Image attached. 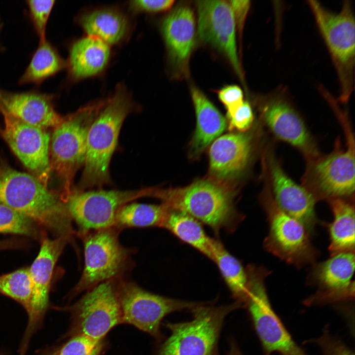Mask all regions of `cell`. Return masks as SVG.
<instances>
[{
    "instance_id": "cell-1",
    "label": "cell",
    "mask_w": 355,
    "mask_h": 355,
    "mask_svg": "<svg viewBox=\"0 0 355 355\" xmlns=\"http://www.w3.org/2000/svg\"><path fill=\"white\" fill-rule=\"evenodd\" d=\"M0 204L60 236H68L71 230L61 198L33 175L0 167Z\"/></svg>"
},
{
    "instance_id": "cell-2",
    "label": "cell",
    "mask_w": 355,
    "mask_h": 355,
    "mask_svg": "<svg viewBox=\"0 0 355 355\" xmlns=\"http://www.w3.org/2000/svg\"><path fill=\"white\" fill-rule=\"evenodd\" d=\"M133 107L130 96L122 85H119L89 129L84 169L76 190L100 187L110 182V162L123 123Z\"/></svg>"
},
{
    "instance_id": "cell-3",
    "label": "cell",
    "mask_w": 355,
    "mask_h": 355,
    "mask_svg": "<svg viewBox=\"0 0 355 355\" xmlns=\"http://www.w3.org/2000/svg\"><path fill=\"white\" fill-rule=\"evenodd\" d=\"M153 197L169 209L184 213L215 232L232 229L242 218L234 208V193L213 180H198L183 187H154Z\"/></svg>"
},
{
    "instance_id": "cell-4",
    "label": "cell",
    "mask_w": 355,
    "mask_h": 355,
    "mask_svg": "<svg viewBox=\"0 0 355 355\" xmlns=\"http://www.w3.org/2000/svg\"><path fill=\"white\" fill-rule=\"evenodd\" d=\"M242 306L239 301L220 306L203 303L191 310L190 321L167 323L171 334L154 355H219L218 343L225 319Z\"/></svg>"
},
{
    "instance_id": "cell-5",
    "label": "cell",
    "mask_w": 355,
    "mask_h": 355,
    "mask_svg": "<svg viewBox=\"0 0 355 355\" xmlns=\"http://www.w3.org/2000/svg\"><path fill=\"white\" fill-rule=\"evenodd\" d=\"M105 103L104 101L91 103L63 117L54 127L50 142V162L51 170L63 185L62 200L72 191L73 178L85 162L89 129Z\"/></svg>"
},
{
    "instance_id": "cell-6",
    "label": "cell",
    "mask_w": 355,
    "mask_h": 355,
    "mask_svg": "<svg viewBox=\"0 0 355 355\" xmlns=\"http://www.w3.org/2000/svg\"><path fill=\"white\" fill-rule=\"evenodd\" d=\"M308 2L338 74L341 86L339 100L346 103L354 89L355 23L351 4L345 1L340 12H333L317 0Z\"/></svg>"
},
{
    "instance_id": "cell-7",
    "label": "cell",
    "mask_w": 355,
    "mask_h": 355,
    "mask_svg": "<svg viewBox=\"0 0 355 355\" xmlns=\"http://www.w3.org/2000/svg\"><path fill=\"white\" fill-rule=\"evenodd\" d=\"M348 146L337 142L331 153L308 160L303 184L316 201L346 199L355 191V142L350 127L346 128Z\"/></svg>"
},
{
    "instance_id": "cell-8",
    "label": "cell",
    "mask_w": 355,
    "mask_h": 355,
    "mask_svg": "<svg viewBox=\"0 0 355 355\" xmlns=\"http://www.w3.org/2000/svg\"><path fill=\"white\" fill-rule=\"evenodd\" d=\"M261 197L269 224L265 248L297 267L315 263L319 251L312 244L311 234L305 226L283 211L275 202L269 190L265 191Z\"/></svg>"
},
{
    "instance_id": "cell-9",
    "label": "cell",
    "mask_w": 355,
    "mask_h": 355,
    "mask_svg": "<svg viewBox=\"0 0 355 355\" xmlns=\"http://www.w3.org/2000/svg\"><path fill=\"white\" fill-rule=\"evenodd\" d=\"M248 287L244 304L247 306L256 333L267 355H307L293 341L271 306L264 284L266 269L248 268Z\"/></svg>"
},
{
    "instance_id": "cell-10",
    "label": "cell",
    "mask_w": 355,
    "mask_h": 355,
    "mask_svg": "<svg viewBox=\"0 0 355 355\" xmlns=\"http://www.w3.org/2000/svg\"><path fill=\"white\" fill-rule=\"evenodd\" d=\"M122 323L132 325L160 341L162 320L169 314L191 310L203 303L171 298L147 291L136 284L123 282L116 286Z\"/></svg>"
},
{
    "instance_id": "cell-11",
    "label": "cell",
    "mask_w": 355,
    "mask_h": 355,
    "mask_svg": "<svg viewBox=\"0 0 355 355\" xmlns=\"http://www.w3.org/2000/svg\"><path fill=\"white\" fill-rule=\"evenodd\" d=\"M151 188L135 190H72L64 200L67 212L81 233L113 227L116 215L124 205L136 199L151 197Z\"/></svg>"
},
{
    "instance_id": "cell-12",
    "label": "cell",
    "mask_w": 355,
    "mask_h": 355,
    "mask_svg": "<svg viewBox=\"0 0 355 355\" xmlns=\"http://www.w3.org/2000/svg\"><path fill=\"white\" fill-rule=\"evenodd\" d=\"M67 309L71 313V336L81 334L96 340L122 323V314L116 286L110 281L88 290Z\"/></svg>"
},
{
    "instance_id": "cell-13",
    "label": "cell",
    "mask_w": 355,
    "mask_h": 355,
    "mask_svg": "<svg viewBox=\"0 0 355 355\" xmlns=\"http://www.w3.org/2000/svg\"><path fill=\"white\" fill-rule=\"evenodd\" d=\"M117 235L114 227L85 234L84 267L74 294L110 281L122 271L130 251L120 244Z\"/></svg>"
},
{
    "instance_id": "cell-14",
    "label": "cell",
    "mask_w": 355,
    "mask_h": 355,
    "mask_svg": "<svg viewBox=\"0 0 355 355\" xmlns=\"http://www.w3.org/2000/svg\"><path fill=\"white\" fill-rule=\"evenodd\" d=\"M4 128L0 133L22 164L44 185L51 171L50 137L45 129L28 124L0 109Z\"/></svg>"
},
{
    "instance_id": "cell-15",
    "label": "cell",
    "mask_w": 355,
    "mask_h": 355,
    "mask_svg": "<svg viewBox=\"0 0 355 355\" xmlns=\"http://www.w3.org/2000/svg\"><path fill=\"white\" fill-rule=\"evenodd\" d=\"M68 236H61L51 239L43 236L38 254L29 269L32 281V294L28 309V325L20 352L27 350L30 338L43 320L48 305L51 278L55 264L61 254Z\"/></svg>"
},
{
    "instance_id": "cell-16",
    "label": "cell",
    "mask_w": 355,
    "mask_h": 355,
    "mask_svg": "<svg viewBox=\"0 0 355 355\" xmlns=\"http://www.w3.org/2000/svg\"><path fill=\"white\" fill-rule=\"evenodd\" d=\"M198 34L200 39L222 53L243 81L236 42V24L229 1H196Z\"/></svg>"
},
{
    "instance_id": "cell-17",
    "label": "cell",
    "mask_w": 355,
    "mask_h": 355,
    "mask_svg": "<svg viewBox=\"0 0 355 355\" xmlns=\"http://www.w3.org/2000/svg\"><path fill=\"white\" fill-rule=\"evenodd\" d=\"M259 110L273 133L299 149L307 160L320 155L303 120L285 100L276 96L265 98Z\"/></svg>"
},
{
    "instance_id": "cell-18",
    "label": "cell",
    "mask_w": 355,
    "mask_h": 355,
    "mask_svg": "<svg viewBox=\"0 0 355 355\" xmlns=\"http://www.w3.org/2000/svg\"><path fill=\"white\" fill-rule=\"evenodd\" d=\"M265 162L275 202L283 211L301 222L311 235L318 222L316 199L305 187L287 175L271 153Z\"/></svg>"
},
{
    "instance_id": "cell-19",
    "label": "cell",
    "mask_w": 355,
    "mask_h": 355,
    "mask_svg": "<svg viewBox=\"0 0 355 355\" xmlns=\"http://www.w3.org/2000/svg\"><path fill=\"white\" fill-rule=\"evenodd\" d=\"M355 262V252L350 251L314 263L307 279L309 284L318 287L313 300L331 301L354 297Z\"/></svg>"
},
{
    "instance_id": "cell-20",
    "label": "cell",
    "mask_w": 355,
    "mask_h": 355,
    "mask_svg": "<svg viewBox=\"0 0 355 355\" xmlns=\"http://www.w3.org/2000/svg\"><path fill=\"white\" fill-rule=\"evenodd\" d=\"M161 31L174 75L186 76L195 43V21L191 9L185 5L176 8L163 20Z\"/></svg>"
},
{
    "instance_id": "cell-21",
    "label": "cell",
    "mask_w": 355,
    "mask_h": 355,
    "mask_svg": "<svg viewBox=\"0 0 355 355\" xmlns=\"http://www.w3.org/2000/svg\"><path fill=\"white\" fill-rule=\"evenodd\" d=\"M53 96L36 91L20 93L0 89V109L28 124L46 130L63 117L55 110Z\"/></svg>"
},
{
    "instance_id": "cell-22",
    "label": "cell",
    "mask_w": 355,
    "mask_h": 355,
    "mask_svg": "<svg viewBox=\"0 0 355 355\" xmlns=\"http://www.w3.org/2000/svg\"><path fill=\"white\" fill-rule=\"evenodd\" d=\"M253 137L232 133L215 140L209 150L210 173L217 180L234 178L246 167L251 154Z\"/></svg>"
},
{
    "instance_id": "cell-23",
    "label": "cell",
    "mask_w": 355,
    "mask_h": 355,
    "mask_svg": "<svg viewBox=\"0 0 355 355\" xmlns=\"http://www.w3.org/2000/svg\"><path fill=\"white\" fill-rule=\"evenodd\" d=\"M191 95L196 127L190 143V154L196 158L224 131L226 123L223 115L199 89L192 87Z\"/></svg>"
},
{
    "instance_id": "cell-24",
    "label": "cell",
    "mask_w": 355,
    "mask_h": 355,
    "mask_svg": "<svg viewBox=\"0 0 355 355\" xmlns=\"http://www.w3.org/2000/svg\"><path fill=\"white\" fill-rule=\"evenodd\" d=\"M110 53L109 45L97 37L87 36L77 40L70 50L71 75L80 79L97 74L107 65Z\"/></svg>"
},
{
    "instance_id": "cell-25",
    "label": "cell",
    "mask_w": 355,
    "mask_h": 355,
    "mask_svg": "<svg viewBox=\"0 0 355 355\" xmlns=\"http://www.w3.org/2000/svg\"><path fill=\"white\" fill-rule=\"evenodd\" d=\"M333 220L328 224L331 255L344 252H355V208L346 199L328 200Z\"/></svg>"
},
{
    "instance_id": "cell-26",
    "label": "cell",
    "mask_w": 355,
    "mask_h": 355,
    "mask_svg": "<svg viewBox=\"0 0 355 355\" xmlns=\"http://www.w3.org/2000/svg\"><path fill=\"white\" fill-rule=\"evenodd\" d=\"M80 23L87 36L97 37L109 45L120 41L129 28L126 17L110 9H98L88 13L81 17Z\"/></svg>"
},
{
    "instance_id": "cell-27",
    "label": "cell",
    "mask_w": 355,
    "mask_h": 355,
    "mask_svg": "<svg viewBox=\"0 0 355 355\" xmlns=\"http://www.w3.org/2000/svg\"><path fill=\"white\" fill-rule=\"evenodd\" d=\"M162 227L212 259L214 239L209 237L196 219L184 213L169 209Z\"/></svg>"
},
{
    "instance_id": "cell-28",
    "label": "cell",
    "mask_w": 355,
    "mask_h": 355,
    "mask_svg": "<svg viewBox=\"0 0 355 355\" xmlns=\"http://www.w3.org/2000/svg\"><path fill=\"white\" fill-rule=\"evenodd\" d=\"M65 66L57 51L46 38L39 40L38 45L19 83L39 85L62 70Z\"/></svg>"
},
{
    "instance_id": "cell-29",
    "label": "cell",
    "mask_w": 355,
    "mask_h": 355,
    "mask_svg": "<svg viewBox=\"0 0 355 355\" xmlns=\"http://www.w3.org/2000/svg\"><path fill=\"white\" fill-rule=\"evenodd\" d=\"M217 265L233 296L244 304L248 287V276L240 262L222 243L214 240L212 259Z\"/></svg>"
},
{
    "instance_id": "cell-30",
    "label": "cell",
    "mask_w": 355,
    "mask_h": 355,
    "mask_svg": "<svg viewBox=\"0 0 355 355\" xmlns=\"http://www.w3.org/2000/svg\"><path fill=\"white\" fill-rule=\"evenodd\" d=\"M169 209L163 204H126L117 212L115 226L118 227H163Z\"/></svg>"
},
{
    "instance_id": "cell-31",
    "label": "cell",
    "mask_w": 355,
    "mask_h": 355,
    "mask_svg": "<svg viewBox=\"0 0 355 355\" xmlns=\"http://www.w3.org/2000/svg\"><path fill=\"white\" fill-rule=\"evenodd\" d=\"M32 289L29 268L20 269L0 276V293L16 300L26 310L29 306Z\"/></svg>"
},
{
    "instance_id": "cell-32",
    "label": "cell",
    "mask_w": 355,
    "mask_h": 355,
    "mask_svg": "<svg viewBox=\"0 0 355 355\" xmlns=\"http://www.w3.org/2000/svg\"><path fill=\"white\" fill-rule=\"evenodd\" d=\"M0 233L34 236L37 234V230L32 220L0 204Z\"/></svg>"
},
{
    "instance_id": "cell-33",
    "label": "cell",
    "mask_w": 355,
    "mask_h": 355,
    "mask_svg": "<svg viewBox=\"0 0 355 355\" xmlns=\"http://www.w3.org/2000/svg\"><path fill=\"white\" fill-rule=\"evenodd\" d=\"M105 348L104 339L96 340L77 334L71 336L58 350L57 355H102Z\"/></svg>"
},
{
    "instance_id": "cell-34",
    "label": "cell",
    "mask_w": 355,
    "mask_h": 355,
    "mask_svg": "<svg viewBox=\"0 0 355 355\" xmlns=\"http://www.w3.org/2000/svg\"><path fill=\"white\" fill-rule=\"evenodd\" d=\"M55 1L30 0L26 1L28 14L39 40L46 38V28Z\"/></svg>"
},
{
    "instance_id": "cell-35",
    "label": "cell",
    "mask_w": 355,
    "mask_h": 355,
    "mask_svg": "<svg viewBox=\"0 0 355 355\" xmlns=\"http://www.w3.org/2000/svg\"><path fill=\"white\" fill-rule=\"evenodd\" d=\"M230 130H237L244 132L251 126L254 117L249 103L244 101L235 111L228 117Z\"/></svg>"
},
{
    "instance_id": "cell-36",
    "label": "cell",
    "mask_w": 355,
    "mask_h": 355,
    "mask_svg": "<svg viewBox=\"0 0 355 355\" xmlns=\"http://www.w3.org/2000/svg\"><path fill=\"white\" fill-rule=\"evenodd\" d=\"M218 97L227 109V117L230 116L244 102V94L237 85H229L218 92Z\"/></svg>"
},
{
    "instance_id": "cell-37",
    "label": "cell",
    "mask_w": 355,
    "mask_h": 355,
    "mask_svg": "<svg viewBox=\"0 0 355 355\" xmlns=\"http://www.w3.org/2000/svg\"><path fill=\"white\" fill-rule=\"evenodd\" d=\"M315 343L320 347L322 355H354L341 341L330 335L327 330L324 331Z\"/></svg>"
},
{
    "instance_id": "cell-38",
    "label": "cell",
    "mask_w": 355,
    "mask_h": 355,
    "mask_svg": "<svg viewBox=\"0 0 355 355\" xmlns=\"http://www.w3.org/2000/svg\"><path fill=\"white\" fill-rule=\"evenodd\" d=\"M173 0H137L130 2L131 8L136 12H158L170 9Z\"/></svg>"
},
{
    "instance_id": "cell-39",
    "label": "cell",
    "mask_w": 355,
    "mask_h": 355,
    "mask_svg": "<svg viewBox=\"0 0 355 355\" xmlns=\"http://www.w3.org/2000/svg\"><path fill=\"white\" fill-rule=\"evenodd\" d=\"M234 15L236 27L242 31L249 6V0H232L229 1Z\"/></svg>"
},
{
    "instance_id": "cell-40",
    "label": "cell",
    "mask_w": 355,
    "mask_h": 355,
    "mask_svg": "<svg viewBox=\"0 0 355 355\" xmlns=\"http://www.w3.org/2000/svg\"><path fill=\"white\" fill-rule=\"evenodd\" d=\"M229 347L227 355H243L237 344L233 340L230 341Z\"/></svg>"
},
{
    "instance_id": "cell-41",
    "label": "cell",
    "mask_w": 355,
    "mask_h": 355,
    "mask_svg": "<svg viewBox=\"0 0 355 355\" xmlns=\"http://www.w3.org/2000/svg\"><path fill=\"white\" fill-rule=\"evenodd\" d=\"M16 245L12 241H0V249L12 248Z\"/></svg>"
},
{
    "instance_id": "cell-42",
    "label": "cell",
    "mask_w": 355,
    "mask_h": 355,
    "mask_svg": "<svg viewBox=\"0 0 355 355\" xmlns=\"http://www.w3.org/2000/svg\"><path fill=\"white\" fill-rule=\"evenodd\" d=\"M58 351V350H56L54 351V352H52L51 353H50V354H49L48 355H57Z\"/></svg>"
},
{
    "instance_id": "cell-43",
    "label": "cell",
    "mask_w": 355,
    "mask_h": 355,
    "mask_svg": "<svg viewBox=\"0 0 355 355\" xmlns=\"http://www.w3.org/2000/svg\"></svg>"
}]
</instances>
